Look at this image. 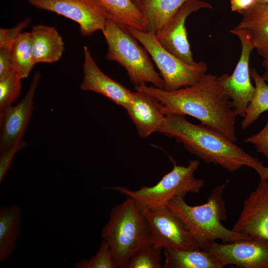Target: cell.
I'll use <instances>...</instances> for the list:
<instances>
[{"mask_svg":"<svg viewBox=\"0 0 268 268\" xmlns=\"http://www.w3.org/2000/svg\"><path fill=\"white\" fill-rule=\"evenodd\" d=\"M135 89L158 100L164 106L166 114L193 117L234 141L237 140L236 116L231 101L218 82L217 76L206 73L195 83L173 91L147 85L135 86Z\"/></svg>","mask_w":268,"mask_h":268,"instance_id":"obj_1","label":"cell"},{"mask_svg":"<svg viewBox=\"0 0 268 268\" xmlns=\"http://www.w3.org/2000/svg\"><path fill=\"white\" fill-rule=\"evenodd\" d=\"M159 132L182 143L206 163L218 165L229 172L247 166L255 170L260 179L268 180V166L213 128L193 124L184 115L168 113Z\"/></svg>","mask_w":268,"mask_h":268,"instance_id":"obj_2","label":"cell"},{"mask_svg":"<svg viewBox=\"0 0 268 268\" xmlns=\"http://www.w3.org/2000/svg\"><path fill=\"white\" fill-rule=\"evenodd\" d=\"M224 188L225 184L216 187L207 201L201 205H190L181 197L174 198L166 204L191 232L200 249L206 250L217 240L226 243L251 237L222 225L221 221L227 218L223 198Z\"/></svg>","mask_w":268,"mask_h":268,"instance_id":"obj_3","label":"cell"},{"mask_svg":"<svg viewBox=\"0 0 268 268\" xmlns=\"http://www.w3.org/2000/svg\"><path fill=\"white\" fill-rule=\"evenodd\" d=\"M150 237L142 210L129 197L112 208L101 230V237L109 245L117 268H126L132 255L150 243Z\"/></svg>","mask_w":268,"mask_h":268,"instance_id":"obj_4","label":"cell"},{"mask_svg":"<svg viewBox=\"0 0 268 268\" xmlns=\"http://www.w3.org/2000/svg\"><path fill=\"white\" fill-rule=\"evenodd\" d=\"M102 33L108 44L107 59L123 66L135 86L151 83L164 89V81L155 70L148 52L126 27L108 18Z\"/></svg>","mask_w":268,"mask_h":268,"instance_id":"obj_5","label":"cell"},{"mask_svg":"<svg viewBox=\"0 0 268 268\" xmlns=\"http://www.w3.org/2000/svg\"><path fill=\"white\" fill-rule=\"evenodd\" d=\"M199 165L197 160H190L186 166L174 163L172 169L156 184L143 186L137 190L133 191L121 186L104 188L119 192L132 198L141 209L165 206L174 198H184L189 193H198L201 190L204 181L195 176Z\"/></svg>","mask_w":268,"mask_h":268,"instance_id":"obj_6","label":"cell"},{"mask_svg":"<svg viewBox=\"0 0 268 268\" xmlns=\"http://www.w3.org/2000/svg\"><path fill=\"white\" fill-rule=\"evenodd\" d=\"M126 28L148 52L164 81V90L173 91L191 85L206 73L205 62L201 61L194 65L185 63L162 46L154 33Z\"/></svg>","mask_w":268,"mask_h":268,"instance_id":"obj_7","label":"cell"},{"mask_svg":"<svg viewBox=\"0 0 268 268\" xmlns=\"http://www.w3.org/2000/svg\"><path fill=\"white\" fill-rule=\"evenodd\" d=\"M230 32L240 41V57L231 74H223L217 76V78L223 91L231 101L236 117L244 118L255 92L249 68L250 55L254 47L251 37L246 30L234 27Z\"/></svg>","mask_w":268,"mask_h":268,"instance_id":"obj_8","label":"cell"},{"mask_svg":"<svg viewBox=\"0 0 268 268\" xmlns=\"http://www.w3.org/2000/svg\"><path fill=\"white\" fill-rule=\"evenodd\" d=\"M141 210L148 224L150 241L153 246L161 249H200L189 230L167 206Z\"/></svg>","mask_w":268,"mask_h":268,"instance_id":"obj_9","label":"cell"},{"mask_svg":"<svg viewBox=\"0 0 268 268\" xmlns=\"http://www.w3.org/2000/svg\"><path fill=\"white\" fill-rule=\"evenodd\" d=\"M32 6L55 12L77 23L84 36L104 30L109 16L97 0H28Z\"/></svg>","mask_w":268,"mask_h":268,"instance_id":"obj_10","label":"cell"},{"mask_svg":"<svg viewBox=\"0 0 268 268\" xmlns=\"http://www.w3.org/2000/svg\"><path fill=\"white\" fill-rule=\"evenodd\" d=\"M208 2L201 0L186 1L167 23L155 34L158 42L165 49L189 65L197 63L188 38L186 20L189 15L201 9L212 8Z\"/></svg>","mask_w":268,"mask_h":268,"instance_id":"obj_11","label":"cell"},{"mask_svg":"<svg viewBox=\"0 0 268 268\" xmlns=\"http://www.w3.org/2000/svg\"><path fill=\"white\" fill-rule=\"evenodd\" d=\"M207 251L224 267L268 268V241L250 237L230 243L212 244Z\"/></svg>","mask_w":268,"mask_h":268,"instance_id":"obj_12","label":"cell"},{"mask_svg":"<svg viewBox=\"0 0 268 268\" xmlns=\"http://www.w3.org/2000/svg\"><path fill=\"white\" fill-rule=\"evenodd\" d=\"M232 229L249 237L268 241V180L260 179L245 200Z\"/></svg>","mask_w":268,"mask_h":268,"instance_id":"obj_13","label":"cell"},{"mask_svg":"<svg viewBox=\"0 0 268 268\" xmlns=\"http://www.w3.org/2000/svg\"><path fill=\"white\" fill-rule=\"evenodd\" d=\"M40 76L36 72L22 100L0 113V154L22 139L31 118L34 97Z\"/></svg>","mask_w":268,"mask_h":268,"instance_id":"obj_14","label":"cell"},{"mask_svg":"<svg viewBox=\"0 0 268 268\" xmlns=\"http://www.w3.org/2000/svg\"><path fill=\"white\" fill-rule=\"evenodd\" d=\"M83 51V78L81 89L101 94L125 109L131 101L132 92L105 74L86 46L84 47Z\"/></svg>","mask_w":268,"mask_h":268,"instance_id":"obj_15","label":"cell"},{"mask_svg":"<svg viewBox=\"0 0 268 268\" xmlns=\"http://www.w3.org/2000/svg\"><path fill=\"white\" fill-rule=\"evenodd\" d=\"M125 110L143 138L159 132L166 116L164 107L158 100L137 90L132 92L131 101Z\"/></svg>","mask_w":268,"mask_h":268,"instance_id":"obj_16","label":"cell"},{"mask_svg":"<svg viewBox=\"0 0 268 268\" xmlns=\"http://www.w3.org/2000/svg\"><path fill=\"white\" fill-rule=\"evenodd\" d=\"M30 32L35 65L55 63L62 58L65 50L64 43L55 27L38 25L33 26Z\"/></svg>","mask_w":268,"mask_h":268,"instance_id":"obj_17","label":"cell"},{"mask_svg":"<svg viewBox=\"0 0 268 268\" xmlns=\"http://www.w3.org/2000/svg\"><path fill=\"white\" fill-rule=\"evenodd\" d=\"M239 13L242 18L235 27L247 31L254 49L266 57L268 55V4L255 3Z\"/></svg>","mask_w":268,"mask_h":268,"instance_id":"obj_18","label":"cell"},{"mask_svg":"<svg viewBox=\"0 0 268 268\" xmlns=\"http://www.w3.org/2000/svg\"><path fill=\"white\" fill-rule=\"evenodd\" d=\"M22 208L18 205L0 208V262L9 259L15 251L23 228Z\"/></svg>","mask_w":268,"mask_h":268,"instance_id":"obj_19","label":"cell"},{"mask_svg":"<svg viewBox=\"0 0 268 268\" xmlns=\"http://www.w3.org/2000/svg\"><path fill=\"white\" fill-rule=\"evenodd\" d=\"M163 268H222L223 267L205 250L165 248Z\"/></svg>","mask_w":268,"mask_h":268,"instance_id":"obj_20","label":"cell"},{"mask_svg":"<svg viewBox=\"0 0 268 268\" xmlns=\"http://www.w3.org/2000/svg\"><path fill=\"white\" fill-rule=\"evenodd\" d=\"M188 0H138L137 5L146 21L147 31L155 33Z\"/></svg>","mask_w":268,"mask_h":268,"instance_id":"obj_21","label":"cell"},{"mask_svg":"<svg viewBox=\"0 0 268 268\" xmlns=\"http://www.w3.org/2000/svg\"><path fill=\"white\" fill-rule=\"evenodd\" d=\"M111 18L121 25L147 31L146 21L133 0H97Z\"/></svg>","mask_w":268,"mask_h":268,"instance_id":"obj_22","label":"cell"},{"mask_svg":"<svg viewBox=\"0 0 268 268\" xmlns=\"http://www.w3.org/2000/svg\"><path fill=\"white\" fill-rule=\"evenodd\" d=\"M9 54L13 71L21 79L27 77L35 65L30 32L18 35L10 46Z\"/></svg>","mask_w":268,"mask_h":268,"instance_id":"obj_23","label":"cell"},{"mask_svg":"<svg viewBox=\"0 0 268 268\" xmlns=\"http://www.w3.org/2000/svg\"><path fill=\"white\" fill-rule=\"evenodd\" d=\"M250 75L255 84V92L246 111L241 127L245 130L268 111V84L255 68H250Z\"/></svg>","mask_w":268,"mask_h":268,"instance_id":"obj_24","label":"cell"},{"mask_svg":"<svg viewBox=\"0 0 268 268\" xmlns=\"http://www.w3.org/2000/svg\"><path fill=\"white\" fill-rule=\"evenodd\" d=\"M162 249L149 243L131 257L126 268H163Z\"/></svg>","mask_w":268,"mask_h":268,"instance_id":"obj_25","label":"cell"},{"mask_svg":"<svg viewBox=\"0 0 268 268\" xmlns=\"http://www.w3.org/2000/svg\"><path fill=\"white\" fill-rule=\"evenodd\" d=\"M21 79L13 70L0 77V113L11 106L19 96Z\"/></svg>","mask_w":268,"mask_h":268,"instance_id":"obj_26","label":"cell"},{"mask_svg":"<svg viewBox=\"0 0 268 268\" xmlns=\"http://www.w3.org/2000/svg\"><path fill=\"white\" fill-rule=\"evenodd\" d=\"M75 268H117L111 250L104 240L96 253L89 259H83L74 265Z\"/></svg>","mask_w":268,"mask_h":268,"instance_id":"obj_27","label":"cell"},{"mask_svg":"<svg viewBox=\"0 0 268 268\" xmlns=\"http://www.w3.org/2000/svg\"><path fill=\"white\" fill-rule=\"evenodd\" d=\"M31 20L29 18L19 22L15 26L9 29H0V49H10L14 40L22 33L23 29L29 25Z\"/></svg>","mask_w":268,"mask_h":268,"instance_id":"obj_28","label":"cell"},{"mask_svg":"<svg viewBox=\"0 0 268 268\" xmlns=\"http://www.w3.org/2000/svg\"><path fill=\"white\" fill-rule=\"evenodd\" d=\"M26 145L22 139L18 141L12 146L0 154V182L4 180L8 171L14 155L21 150Z\"/></svg>","mask_w":268,"mask_h":268,"instance_id":"obj_29","label":"cell"},{"mask_svg":"<svg viewBox=\"0 0 268 268\" xmlns=\"http://www.w3.org/2000/svg\"><path fill=\"white\" fill-rule=\"evenodd\" d=\"M244 142L254 145L258 152L262 153L268 159V120L259 133L246 138Z\"/></svg>","mask_w":268,"mask_h":268,"instance_id":"obj_30","label":"cell"},{"mask_svg":"<svg viewBox=\"0 0 268 268\" xmlns=\"http://www.w3.org/2000/svg\"><path fill=\"white\" fill-rule=\"evenodd\" d=\"M12 70L9 49H0V77H2Z\"/></svg>","mask_w":268,"mask_h":268,"instance_id":"obj_31","label":"cell"},{"mask_svg":"<svg viewBox=\"0 0 268 268\" xmlns=\"http://www.w3.org/2000/svg\"><path fill=\"white\" fill-rule=\"evenodd\" d=\"M230 8L232 11L240 12L248 9L255 3V0H230Z\"/></svg>","mask_w":268,"mask_h":268,"instance_id":"obj_32","label":"cell"},{"mask_svg":"<svg viewBox=\"0 0 268 268\" xmlns=\"http://www.w3.org/2000/svg\"><path fill=\"white\" fill-rule=\"evenodd\" d=\"M263 66L265 68L263 74L262 75L263 79L268 82V55L263 58Z\"/></svg>","mask_w":268,"mask_h":268,"instance_id":"obj_33","label":"cell"},{"mask_svg":"<svg viewBox=\"0 0 268 268\" xmlns=\"http://www.w3.org/2000/svg\"><path fill=\"white\" fill-rule=\"evenodd\" d=\"M256 3L268 4V0H255Z\"/></svg>","mask_w":268,"mask_h":268,"instance_id":"obj_34","label":"cell"},{"mask_svg":"<svg viewBox=\"0 0 268 268\" xmlns=\"http://www.w3.org/2000/svg\"><path fill=\"white\" fill-rule=\"evenodd\" d=\"M133 0L135 3V4L137 5V2H138V0Z\"/></svg>","mask_w":268,"mask_h":268,"instance_id":"obj_35","label":"cell"}]
</instances>
